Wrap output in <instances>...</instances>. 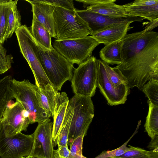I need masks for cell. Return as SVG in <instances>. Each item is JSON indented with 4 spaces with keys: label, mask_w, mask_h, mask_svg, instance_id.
<instances>
[{
    "label": "cell",
    "mask_w": 158,
    "mask_h": 158,
    "mask_svg": "<svg viewBox=\"0 0 158 158\" xmlns=\"http://www.w3.org/2000/svg\"><path fill=\"white\" fill-rule=\"evenodd\" d=\"M69 98L65 92L56 93L55 101L52 137L53 147L57 145L61 126L67 106Z\"/></svg>",
    "instance_id": "17"
},
{
    "label": "cell",
    "mask_w": 158,
    "mask_h": 158,
    "mask_svg": "<svg viewBox=\"0 0 158 158\" xmlns=\"http://www.w3.org/2000/svg\"><path fill=\"white\" fill-rule=\"evenodd\" d=\"M18 1V0L12 1L5 34L6 40L11 37L13 33L22 25L21 22V16L17 7Z\"/></svg>",
    "instance_id": "22"
},
{
    "label": "cell",
    "mask_w": 158,
    "mask_h": 158,
    "mask_svg": "<svg viewBox=\"0 0 158 158\" xmlns=\"http://www.w3.org/2000/svg\"><path fill=\"white\" fill-rule=\"evenodd\" d=\"M148 102L149 109L144 127L149 136L153 139L158 136V106Z\"/></svg>",
    "instance_id": "23"
},
{
    "label": "cell",
    "mask_w": 158,
    "mask_h": 158,
    "mask_svg": "<svg viewBox=\"0 0 158 158\" xmlns=\"http://www.w3.org/2000/svg\"><path fill=\"white\" fill-rule=\"evenodd\" d=\"M69 102L73 110L68 137V145L70 146L78 136L84 137L86 135L94 116V109L91 97H89L75 94Z\"/></svg>",
    "instance_id": "5"
},
{
    "label": "cell",
    "mask_w": 158,
    "mask_h": 158,
    "mask_svg": "<svg viewBox=\"0 0 158 158\" xmlns=\"http://www.w3.org/2000/svg\"><path fill=\"white\" fill-rule=\"evenodd\" d=\"M152 104L158 106V80L151 79L143 86L142 90Z\"/></svg>",
    "instance_id": "29"
},
{
    "label": "cell",
    "mask_w": 158,
    "mask_h": 158,
    "mask_svg": "<svg viewBox=\"0 0 158 158\" xmlns=\"http://www.w3.org/2000/svg\"><path fill=\"white\" fill-rule=\"evenodd\" d=\"M34 142V134L21 132L10 137L0 132V156L2 158H22L30 156Z\"/></svg>",
    "instance_id": "10"
},
{
    "label": "cell",
    "mask_w": 158,
    "mask_h": 158,
    "mask_svg": "<svg viewBox=\"0 0 158 158\" xmlns=\"http://www.w3.org/2000/svg\"><path fill=\"white\" fill-rule=\"evenodd\" d=\"M97 59L91 56L74 69L71 80L75 94L92 97L97 87L98 69Z\"/></svg>",
    "instance_id": "8"
},
{
    "label": "cell",
    "mask_w": 158,
    "mask_h": 158,
    "mask_svg": "<svg viewBox=\"0 0 158 158\" xmlns=\"http://www.w3.org/2000/svg\"><path fill=\"white\" fill-rule=\"evenodd\" d=\"M32 156H28L27 157H23L22 158H32Z\"/></svg>",
    "instance_id": "37"
},
{
    "label": "cell",
    "mask_w": 158,
    "mask_h": 158,
    "mask_svg": "<svg viewBox=\"0 0 158 158\" xmlns=\"http://www.w3.org/2000/svg\"><path fill=\"white\" fill-rule=\"evenodd\" d=\"M20 51L27 61L38 88L44 89L50 84L38 60V48L30 30L26 25H22L15 31Z\"/></svg>",
    "instance_id": "6"
},
{
    "label": "cell",
    "mask_w": 158,
    "mask_h": 158,
    "mask_svg": "<svg viewBox=\"0 0 158 158\" xmlns=\"http://www.w3.org/2000/svg\"><path fill=\"white\" fill-rule=\"evenodd\" d=\"M76 11L88 24L92 35L117 24L123 23H131L135 22H141L145 19L134 16L120 17L107 16L87 9H76Z\"/></svg>",
    "instance_id": "12"
},
{
    "label": "cell",
    "mask_w": 158,
    "mask_h": 158,
    "mask_svg": "<svg viewBox=\"0 0 158 158\" xmlns=\"http://www.w3.org/2000/svg\"><path fill=\"white\" fill-rule=\"evenodd\" d=\"M11 97L22 105L29 114L30 124L44 121L50 117L40 106L36 95L38 87L29 80L12 79L10 82Z\"/></svg>",
    "instance_id": "4"
},
{
    "label": "cell",
    "mask_w": 158,
    "mask_h": 158,
    "mask_svg": "<svg viewBox=\"0 0 158 158\" xmlns=\"http://www.w3.org/2000/svg\"><path fill=\"white\" fill-rule=\"evenodd\" d=\"M35 42L41 66L51 85L56 92H58L66 81H71L74 69L73 64L53 48L48 49Z\"/></svg>",
    "instance_id": "2"
},
{
    "label": "cell",
    "mask_w": 158,
    "mask_h": 158,
    "mask_svg": "<svg viewBox=\"0 0 158 158\" xmlns=\"http://www.w3.org/2000/svg\"><path fill=\"white\" fill-rule=\"evenodd\" d=\"M123 62L115 67L127 78L129 88L142 90L151 79L158 80V32L127 34L122 39Z\"/></svg>",
    "instance_id": "1"
},
{
    "label": "cell",
    "mask_w": 158,
    "mask_h": 158,
    "mask_svg": "<svg viewBox=\"0 0 158 158\" xmlns=\"http://www.w3.org/2000/svg\"><path fill=\"white\" fill-rule=\"evenodd\" d=\"M25 1L31 5L33 17L47 29L51 37L55 38L53 16L55 6L45 3L42 0Z\"/></svg>",
    "instance_id": "16"
},
{
    "label": "cell",
    "mask_w": 158,
    "mask_h": 158,
    "mask_svg": "<svg viewBox=\"0 0 158 158\" xmlns=\"http://www.w3.org/2000/svg\"><path fill=\"white\" fill-rule=\"evenodd\" d=\"M124 6L128 16L143 18L150 21L158 19V0H135Z\"/></svg>",
    "instance_id": "14"
},
{
    "label": "cell",
    "mask_w": 158,
    "mask_h": 158,
    "mask_svg": "<svg viewBox=\"0 0 158 158\" xmlns=\"http://www.w3.org/2000/svg\"><path fill=\"white\" fill-rule=\"evenodd\" d=\"M55 38L58 40H70L90 35L87 23L76 11L55 6L53 13Z\"/></svg>",
    "instance_id": "3"
},
{
    "label": "cell",
    "mask_w": 158,
    "mask_h": 158,
    "mask_svg": "<svg viewBox=\"0 0 158 158\" xmlns=\"http://www.w3.org/2000/svg\"><path fill=\"white\" fill-rule=\"evenodd\" d=\"M103 63L108 77L115 88H119L123 85H128L127 78L118 69L111 67L104 62Z\"/></svg>",
    "instance_id": "28"
},
{
    "label": "cell",
    "mask_w": 158,
    "mask_h": 158,
    "mask_svg": "<svg viewBox=\"0 0 158 158\" xmlns=\"http://www.w3.org/2000/svg\"><path fill=\"white\" fill-rule=\"evenodd\" d=\"M122 40H120L105 45L99 52V56L102 60L108 65L122 63Z\"/></svg>",
    "instance_id": "19"
},
{
    "label": "cell",
    "mask_w": 158,
    "mask_h": 158,
    "mask_svg": "<svg viewBox=\"0 0 158 158\" xmlns=\"http://www.w3.org/2000/svg\"><path fill=\"white\" fill-rule=\"evenodd\" d=\"M34 134L30 156L38 158H54L52 134L53 123L49 118L38 123Z\"/></svg>",
    "instance_id": "13"
},
{
    "label": "cell",
    "mask_w": 158,
    "mask_h": 158,
    "mask_svg": "<svg viewBox=\"0 0 158 158\" xmlns=\"http://www.w3.org/2000/svg\"><path fill=\"white\" fill-rule=\"evenodd\" d=\"M57 92L50 84L45 86L44 89L38 88L36 91L40 106L50 117L53 114L55 99Z\"/></svg>",
    "instance_id": "20"
},
{
    "label": "cell",
    "mask_w": 158,
    "mask_h": 158,
    "mask_svg": "<svg viewBox=\"0 0 158 158\" xmlns=\"http://www.w3.org/2000/svg\"><path fill=\"white\" fill-rule=\"evenodd\" d=\"M130 24L127 23L117 24L92 36L100 44L106 45L121 40L133 27H130Z\"/></svg>",
    "instance_id": "18"
},
{
    "label": "cell",
    "mask_w": 158,
    "mask_h": 158,
    "mask_svg": "<svg viewBox=\"0 0 158 158\" xmlns=\"http://www.w3.org/2000/svg\"><path fill=\"white\" fill-rule=\"evenodd\" d=\"M12 1L2 0L0 2V42L2 44L6 41L5 34Z\"/></svg>",
    "instance_id": "25"
},
{
    "label": "cell",
    "mask_w": 158,
    "mask_h": 158,
    "mask_svg": "<svg viewBox=\"0 0 158 158\" xmlns=\"http://www.w3.org/2000/svg\"><path fill=\"white\" fill-rule=\"evenodd\" d=\"M96 62L97 87L99 89L108 104L111 106L124 104L130 93L128 85H123L119 88H115L108 77L103 61L97 59Z\"/></svg>",
    "instance_id": "11"
},
{
    "label": "cell",
    "mask_w": 158,
    "mask_h": 158,
    "mask_svg": "<svg viewBox=\"0 0 158 158\" xmlns=\"http://www.w3.org/2000/svg\"><path fill=\"white\" fill-rule=\"evenodd\" d=\"M9 102L3 113L1 121L2 128L6 137L26 131L30 124L29 114L18 101Z\"/></svg>",
    "instance_id": "9"
},
{
    "label": "cell",
    "mask_w": 158,
    "mask_h": 158,
    "mask_svg": "<svg viewBox=\"0 0 158 158\" xmlns=\"http://www.w3.org/2000/svg\"><path fill=\"white\" fill-rule=\"evenodd\" d=\"M68 146H58L57 149L54 150V158H67L69 154Z\"/></svg>",
    "instance_id": "34"
},
{
    "label": "cell",
    "mask_w": 158,
    "mask_h": 158,
    "mask_svg": "<svg viewBox=\"0 0 158 158\" xmlns=\"http://www.w3.org/2000/svg\"><path fill=\"white\" fill-rule=\"evenodd\" d=\"M82 2L86 9L101 14L114 17L128 16L124 6L116 4L115 0H77Z\"/></svg>",
    "instance_id": "15"
},
{
    "label": "cell",
    "mask_w": 158,
    "mask_h": 158,
    "mask_svg": "<svg viewBox=\"0 0 158 158\" xmlns=\"http://www.w3.org/2000/svg\"><path fill=\"white\" fill-rule=\"evenodd\" d=\"M131 149L118 156L124 158H158V149L147 151L129 145Z\"/></svg>",
    "instance_id": "26"
},
{
    "label": "cell",
    "mask_w": 158,
    "mask_h": 158,
    "mask_svg": "<svg viewBox=\"0 0 158 158\" xmlns=\"http://www.w3.org/2000/svg\"><path fill=\"white\" fill-rule=\"evenodd\" d=\"M148 148L149 149L152 150L158 149V136H156L153 139H151Z\"/></svg>",
    "instance_id": "36"
},
{
    "label": "cell",
    "mask_w": 158,
    "mask_h": 158,
    "mask_svg": "<svg viewBox=\"0 0 158 158\" xmlns=\"http://www.w3.org/2000/svg\"><path fill=\"white\" fill-rule=\"evenodd\" d=\"M144 23L146 26L143 30L145 31H151L158 26V19L150 22Z\"/></svg>",
    "instance_id": "35"
},
{
    "label": "cell",
    "mask_w": 158,
    "mask_h": 158,
    "mask_svg": "<svg viewBox=\"0 0 158 158\" xmlns=\"http://www.w3.org/2000/svg\"><path fill=\"white\" fill-rule=\"evenodd\" d=\"M30 31L34 40L42 46L49 49L53 48L49 32L34 17L32 19Z\"/></svg>",
    "instance_id": "21"
},
{
    "label": "cell",
    "mask_w": 158,
    "mask_h": 158,
    "mask_svg": "<svg viewBox=\"0 0 158 158\" xmlns=\"http://www.w3.org/2000/svg\"><path fill=\"white\" fill-rule=\"evenodd\" d=\"M117 158H123V157H115Z\"/></svg>",
    "instance_id": "38"
},
{
    "label": "cell",
    "mask_w": 158,
    "mask_h": 158,
    "mask_svg": "<svg viewBox=\"0 0 158 158\" xmlns=\"http://www.w3.org/2000/svg\"><path fill=\"white\" fill-rule=\"evenodd\" d=\"M84 136L75 139L70 146L69 154L67 158H87L82 155V145Z\"/></svg>",
    "instance_id": "32"
},
{
    "label": "cell",
    "mask_w": 158,
    "mask_h": 158,
    "mask_svg": "<svg viewBox=\"0 0 158 158\" xmlns=\"http://www.w3.org/2000/svg\"><path fill=\"white\" fill-rule=\"evenodd\" d=\"M12 100L9 83L0 79V132L2 128L1 121L3 113L9 102Z\"/></svg>",
    "instance_id": "27"
},
{
    "label": "cell",
    "mask_w": 158,
    "mask_h": 158,
    "mask_svg": "<svg viewBox=\"0 0 158 158\" xmlns=\"http://www.w3.org/2000/svg\"><path fill=\"white\" fill-rule=\"evenodd\" d=\"M100 44L92 36L65 40H55L53 48L73 64L78 65L85 62L92 55Z\"/></svg>",
    "instance_id": "7"
},
{
    "label": "cell",
    "mask_w": 158,
    "mask_h": 158,
    "mask_svg": "<svg viewBox=\"0 0 158 158\" xmlns=\"http://www.w3.org/2000/svg\"><path fill=\"white\" fill-rule=\"evenodd\" d=\"M136 133V132L135 131L131 137L118 148L111 151H103L95 158H108L114 157H118L122 156L125 152L131 149L130 147H127V143Z\"/></svg>",
    "instance_id": "30"
},
{
    "label": "cell",
    "mask_w": 158,
    "mask_h": 158,
    "mask_svg": "<svg viewBox=\"0 0 158 158\" xmlns=\"http://www.w3.org/2000/svg\"><path fill=\"white\" fill-rule=\"evenodd\" d=\"M13 62L12 56L7 54L6 49L0 42V74L8 70Z\"/></svg>",
    "instance_id": "31"
},
{
    "label": "cell",
    "mask_w": 158,
    "mask_h": 158,
    "mask_svg": "<svg viewBox=\"0 0 158 158\" xmlns=\"http://www.w3.org/2000/svg\"><path fill=\"white\" fill-rule=\"evenodd\" d=\"M73 114V108L69 102L59 135L58 146H68V137Z\"/></svg>",
    "instance_id": "24"
},
{
    "label": "cell",
    "mask_w": 158,
    "mask_h": 158,
    "mask_svg": "<svg viewBox=\"0 0 158 158\" xmlns=\"http://www.w3.org/2000/svg\"><path fill=\"white\" fill-rule=\"evenodd\" d=\"M43 2L54 6L61 7L68 10H75L76 9L74 6L72 0H44Z\"/></svg>",
    "instance_id": "33"
},
{
    "label": "cell",
    "mask_w": 158,
    "mask_h": 158,
    "mask_svg": "<svg viewBox=\"0 0 158 158\" xmlns=\"http://www.w3.org/2000/svg\"><path fill=\"white\" fill-rule=\"evenodd\" d=\"M116 158L115 157H110V158Z\"/></svg>",
    "instance_id": "39"
},
{
    "label": "cell",
    "mask_w": 158,
    "mask_h": 158,
    "mask_svg": "<svg viewBox=\"0 0 158 158\" xmlns=\"http://www.w3.org/2000/svg\"><path fill=\"white\" fill-rule=\"evenodd\" d=\"M32 158H38L35 157H32Z\"/></svg>",
    "instance_id": "40"
}]
</instances>
